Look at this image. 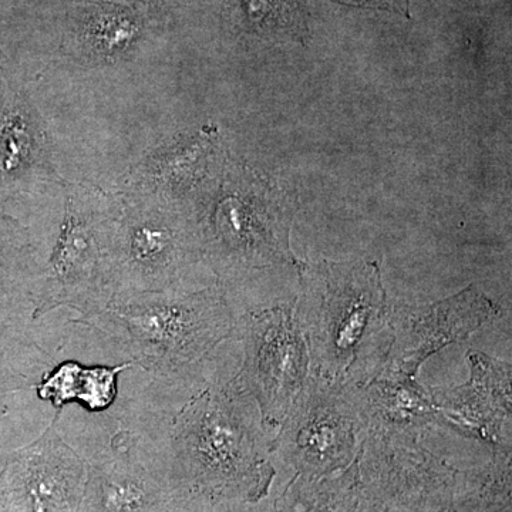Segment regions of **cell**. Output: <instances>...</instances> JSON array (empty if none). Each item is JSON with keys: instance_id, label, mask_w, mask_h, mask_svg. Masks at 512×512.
<instances>
[{"instance_id": "obj_1", "label": "cell", "mask_w": 512, "mask_h": 512, "mask_svg": "<svg viewBox=\"0 0 512 512\" xmlns=\"http://www.w3.org/2000/svg\"><path fill=\"white\" fill-rule=\"evenodd\" d=\"M235 373L214 365L177 412L157 410L168 471L184 493L252 500L271 480L274 436Z\"/></svg>"}, {"instance_id": "obj_2", "label": "cell", "mask_w": 512, "mask_h": 512, "mask_svg": "<svg viewBox=\"0 0 512 512\" xmlns=\"http://www.w3.org/2000/svg\"><path fill=\"white\" fill-rule=\"evenodd\" d=\"M295 313L312 373L363 387L389 365L394 332L382 274L373 262L323 261L303 275Z\"/></svg>"}, {"instance_id": "obj_3", "label": "cell", "mask_w": 512, "mask_h": 512, "mask_svg": "<svg viewBox=\"0 0 512 512\" xmlns=\"http://www.w3.org/2000/svg\"><path fill=\"white\" fill-rule=\"evenodd\" d=\"M70 323L99 330L161 382H192L207 375L214 353L234 339L235 312L227 293L215 288L120 293L103 311Z\"/></svg>"}, {"instance_id": "obj_4", "label": "cell", "mask_w": 512, "mask_h": 512, "mask_svg": "<svg viewBox=\"0 0 512 512\" xmlns=\"http://www.w3.org/2000/svg\"><path fill=\"white\" fill-rule=\"evenodd\" d=\"M234 339L242 345L235 377L258 404L275 436L311 376V357L295 301L235 313Z\"/></svg>"}, {"instance_id": "obj_5", "label": "cell", "mask_w": 512, "mask_h": 512, "mask_svg": "<svg viewBox=\"0 0 512 512\" xmlns=\"http://www.w3.org/2000/svg\"><path fill=\"white\" fill-rule=\"evenodd\" d=\"M370 436L362 387L311 372L272 440V454L311 473L345 466Z\"/></svg>"}, {"instance_id": "obj_6", "label": "cell", "mask_w": 512, "mask_h": 512, "mask_svg": "<svg viewBox=\"0 0 512 512\" xmlns=\"http://www.w3.org/2000/svg\"><path fill=\"white\" fill-rule=\"evenodd\" d=\"M77 512H174L185 494L153 443L117 434L90 448Z\"/></svg>"}, {"instance_id": "obj_7", "label": "cell", "mask_w": 512, "mask_h": 512, "mask_svg": "<svg viewBox=\"0 0 512 512\" xmlns=\"http://www.w3.org/2000/svg\"><path fill=\"white\" fill-rule=\"evenodd\" d=\"M86 477V461L52 421L32 443L10 451L0 493L9 512H77Z\"/></svg>"}, {"instance_id": "obj_8", "label": "cell", "mask_w": 512, "mask_h": 512, "mask_svg": "<svg viewBox=\"0 0 512 512\" xmlns=\"http://www.w3.org/2000/svg\"><path fill=\"white\" fill-rule=\"evenodd\" d=\"M497 312L493 301L474 288L424 308H392L394 340L386 369L414 379L434 353L467 339Z\"/></svg>"}, {"instance_id": "obj_9", "label": "cell", "mask_w": 512, "mask_h": 512, "mask_svg": "<svg viewBox=\"0 0 512 512\" xmlns=\"http://www.w3.org/2000/svg\"><path fill=\"white\" fill-rule=\"evenodd\" d=\"M431 394L444 419L493 446L510 420V373L487 356L471 355L470 382Z\"/></svg>"}, {"instance_id": "obj_10", "label": "cell", "mask_w": 512, "mask_h": 512, "mask_svg": "<svg viewBox=\"0 0 512 512\" xmlns=\"http://www.w3.org/2000/svg\"><path fill=\"white\" fill-rule=\"evenodd\" d=\"M133 362L119 366H84L76 360H66L40 376L33 389L43 402L56 410L77 403L89 413H104L117 402L119 377L131 369Z\"/></svg>"}, {"instance_id": "obj_11", "label": "cell", "mask_w": 512, "mask_h": 512, "mask_svg": "<svg viewBox=\"0 0 512 512\" xmlns=\"http://www.w3.org/2000/svg\"><path fill=\"white\" fill-rule=\"evenodd\" d=\"M370 430L404 429L427 423L439 414L433 394L413 377L386 369L362 387Z\"/></svg>"}, {"instance_id": "obj_12", "label": "cell", "mask_w": 512, "mask_h": 512, "mask_svg": "<svg viewBox=\"0 0 512 512\" xmlns=\"http://www.w3.org/2000/svg\"><path fill=\"white\" fill-rule=\"evenodd\" d=\"M338 2L348 3V5L357 6H376V8H390L402 10L403 0H338Z\"/></svg>"}]
</instances>
